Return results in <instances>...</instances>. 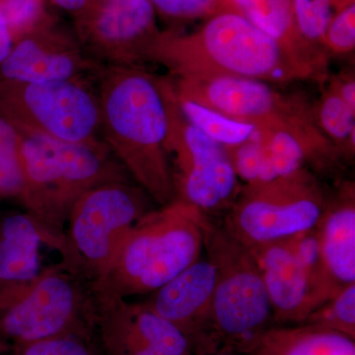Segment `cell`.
Returning a JSON list of instances; mask_svg holds the SVG:
<instances>
[{
    "instance_id": "cell-1",
    "label": "cell",
    "mask_w": 355,
    "mask_h": 355,
    "mask_svg": "<svg viewBox=\"0 0 355 355\" xmlns=\"http://www.w3.org/2000/svg\"><path fill=\"white\" fill-rule=\"evenodd\" d=\"M95 78L102 139L156 205L172 202L177 197L166 153L167 108L160 78L144 67L105 64Z\"/></svg>"
},
{
    "instance_id": "cell-2",
    "label": "cell",
    "mask_w": 355,
    "mask_h": 355,
    "mask_svg": "<svg viewBox=\"0 0 355 355\" xmlns=\"http://www.w3.org/2000/svg\"><path fill=\"white\" fill-rule=\"evenodd\" d=\"M148 62L163 65L174 78L239 76L270 84L311 80L316 74L277 41L232 11L212 14L197 31L160 33Z\"/></svg>"
},
{
    "instance_id": "cell-3",
    "label": "cell",
    "mask_w": 355,
    "mask_h": 355,
    "mask_svg": "<svg viewBox=\"0 0 355 355\" xmlns=\"http://www.w3.org/2000/svg\"><path fill=\"white\" fill-rule=\"evenodd\" d=\"M21 133L18 161L26 181L22 205L41 230L44 244L62 254L67 218L76 200L96 187L132 178L105 142L69 144Z\"/></svg>"
},
{
    "instance_id": "cell-4",
    "label": "cell",
    "mask_w": 355,
    "mask_h": 355,
    "mask_svg": "<svg viewBox=\"0 0 355 355\" xmlns=\"http://www.w3.org/2000/svg\"><path fill=\"white\" fill-rule=\"evenodd\" d=\"M207 218L179 198L147 212L128 231L108 272L93 286L95 298L128 299L164 286L202 256Z\"/></svg>"
},
{
    "instance_id": "cell-5",
    "label": "cell",
    "mask_w": 355,
    "mask_h": 355,
    "mask_svg": "<svg viewBox=\"0 0 355 355\" xmlns=\"http://www.w3.org/2000/svg\"><path fill=\"white\" fill-rule=\"evenodd\" d=\"M205 253L216 268L212 329L219 349L253 354L275 326L272 304L253 252L207 216Z\"/></svg>"
},
{
    "instance_id": "cell-6",
    "label": "cell",
    "mask_w": 355,
    "mask_h": 355,
    "mask_svg": "<svg viewBox=\"0 0 355 355\" xmlns=\"http://www.w3.org/2000/svg\"><path fill=\"white\" fill-rule=\"evenodd\" d=\"M93 286L67 263L42 268L29 284L0 293V334L12 345L95 334Z\"/></svg>"
},
{
    "instance_id": "cell-7",
    "label": "cell",
    "mask_w": 355,
    "mask_h": 355,
    "mask_svg": "<svg viewBox=\"0 0 355 355\" xmlns=\"http://www.w3.org/2000/svg\"><path fill=\"white\" fill-rule=\"evenodd\" d=\"M137 184L114 182L91 189L74 203L67 218L62 261L94 286L108 272L128 231L153 209Z\"/></svg>"
},
{
    "instance_id": "cell-8",
    "label": "cell",
    "mask_w": 355,
    "mask_h": 355,
    "mask_svg": "<svg viewBox=\"0 0 355 355\" xmlns=\"http://www.w3.org/2000/svg\"><path fill=\"white\" fill-rule=\"evenodd\" d=\"M327 202L319 178L303 168L268 183L242 186L221 223L252 249L316 228Z\"/></svg>"
},
{
    "instance_id": "cell-9",
    "label": "cell",
    "mask_w": 355,
    "mask_h": 355,
    "mask_svg": "<svg viewBox=\"0 0 355 355\" xmlns=\"http://www.w3.org/2000/svg\"><path fill=\"white\" fill-rule=\"evenodd\" d=\"M167 108L166 153L176 197L209 217L224 214L241 191L227 148L186 120L178 107L171 79L160 78Z\"/></svg>"
},
{
    "instance_id": "cell-10",
    "label": "cell",
    "mask_w": 355,
    "mask_h": 355,
    "mask_svg": "<svg viewBox=\"0 0 355 355\" xmlns=\"http://www.w3.org/2000/svg\"><path fill=\"white\" fill-rule=\"evenodd\" d=\"M0 118L21 132L58 141L104 142L99 99L86 79L43 83L0 80Z\"/></svg>"
},
{
    "instance_id": "cell-11",
    "label": "cell",
    "mask_w": 355,
    "mask_h": 355,
    "mask_svg": "<svg viewBox=\"0 0 355 355\" xmlns=\"http://www.w3.org/2000/svg\"><path fill=\"white\" fill-rule=\"evenodd\" d=\"M251 251L263 275L275 326L302 324L342 289L324 268L316 228Z\"/></svg>"
},
{
    "instance_id": "cell-12",
    "label": "cell",
    "mask_w": 355,
    "mask_h": 355,
    "mask_svg": "<svg viewBox=\"0 0 355 355\" xmlns=\"http://www.w3.org/2000/svg\"><path fill=\"white\" fill-rule=\"evenodd\" d=\"M172 83L177 94L260 130L317 123L307 103L263 81L221 76L175 78Z\"/></svg>"
},
{
    "instance_id": "cell-13",
    "label": "cell",
    "mask_w": 355,
    "mask_h": 355,
    "mask_svg": "<svg viewBox=\"0 0 355 355\" xmlns=\"http://www.w3.org/2000/svg\"><path fill=\"white\" fill-rule=\"evenodd\" d=\"M159 35L150 0H98L77 21L83 50L105 65L144 67Z\"/></svg>"
},
{
    "instance_id": "cell-14",
    "label": "cell",
    "mask_w": 355,
    "mask_h": 355,
    "mask_svg": "<svg viewBox=\"0 0 355 355\" xmlns=\"http://www.w3.org/2000/svg\"><path fill=\"white\" fill-rule=\"evenodd\" d=\"M95 330L106 355H196L188 338L144 302L96 299Z\"/></svg>"
},
{
    "instance_id": "cell-15",
    "label": "cell",
    "mask_w": 355,
    "mask_h": 355,
    "mask_svg": "<svg viewBox=\"0 0 355 355\" xmlns=\"http://www.w3.org/2000/svg\"><path fill=\"white\" fill-rule=\"evenodd\" d=\"M216 284V265L205 254L144 303L175 324L190 340L196 355H207L219 349L211 319Z\"/></svg>"
},
{
    "instance_id": "cell-16",
    "label": "cell",
    "mask_w": 355,
    "mask_h": 355,
    "mask_svg": "<svg viewBox=\"0 0 355 355\" xmlns=\"http://www.w3.org/2000/svg\"><path fill=\"white\" fill-rule=\"evenodd\" d=\"M101 64L89 57L78 39L41 26L14 44L0 64V80L43 83L95 77Z\"/></svg>"
},
{
    "instance_id": "cell-17",
    "label": "cell",
    "mask_w": 355,
    "mask_h": 355,
    "mask_svg": "<svg viewBox=\"0 0 355 355\" xmlns=\"http://www.w3.org/2000/svg\"><path fill=\"white\" fill-rule=\"evenodd\" d=\"M217 11L239 14L277 41L300 64L312 70L322 85L328 80L327 51L313 46L298 31L292 0H217Z\"/></svg>"
},
{
    "instance_id": "cell-18",
    "label": "cell",
    "mask_w": 355,
    "mask_h": 355,
    "mask_svg": "<svg viewBox=\"0 0 355 355\" xmlns=\"http://www.w3.org/2000/svg\"><path fill=\"white\" fill-rule=\"evenodd\" d=\"M320 253L338 288L355 284V195L354 183L343 184L328 200L316 226Z\"/></svg>"
},
{
    "instance_id": "cell-19",
    "label": "cell",
    "mask_w": 355,
    "mask_h": 355,
    "mask_svg": "<svg viewBox=\"0 0 355 355\" xmlns=\"http://www.w3.org/2000/svg\"><path fill=\"white\" fill-rule=\"evenodd\" d=\"M41 230L27 211H0V293L19 288L41 272Z\"/></svg>"
},
{
    "instance_id": "cell-20",
    "label": "cell",
    "mask_w": 355,
    "mask_h": 355,
    "mask_svg": "<svg viewBox=\"0 0 355 355\" xmlns=\"http://www.w3.org/2000/svg\"><path fill=\"white\" fill-rule=\"evenodd\" d=\"M251 355H355V340L310 324L273 326Z\"/></svg>"
},
{
    "instance_id": "cell-21",
    "label": "cell",
    "mask_w": 355,
    "mask_h": 355,
    "mask_svg": "<svg viewBox=\"0 0 355 355\" xmlns=\"http://www.w3.org/2000/svg\"><path fill=\"white\" fill-rule=\"evenodd\" d=\"M314 111L315 121L343 158L352 157L355 149V110L350 108L329 83Z\"/></svg>"
},
{
    "instance_id": "cell-22",
    "label": "cell",
    "mask_w": 355,
    "mask_h": 355,
    "mask_svg": "<svg viewBox=\"0 0 355 355\" xmlns=\"http://www.w3.org/2000/svg\"><path fill=\"white\" fill-rule=\"evenodd\" d=\"M174 93L178 107L186 120L209 139L226 148L239 146L249 139L257 130V128L251 123L232 120L214 110L177 94L175 90Z\"/></svg>"
},
{
    "instance_id": "cell-23",
    "label": "cell",
    "mask_w": 355,
    "mask_h": 355,
    "mask_svg": "<svg viewBox=\"0 0 355 355\" xmlns=\"http://www.w3.org/2000/svg\"><path fill=\"white\" fill-rule=\"evenodd\" d=\"M302 324L336 331L355 340V284L336 292Z\"/></svg>"
},
{
    "instance_id": "cell-24",
    "label": "cell",
    "mask_w": 355,
    "mask_h": 355,
    "mask_svg": "<svg viewBox=\"0 0 355 355\" xmlns=\"http://www.w3.org/2000/svg\"><path fill=\"white\" fill-rule=\"evenodd\" d=\"M354 1L355 0H292L294 19L301 36L308 43L324 50V35L331 18L336 11Z\"/></svg>"
},
{
    "instance_id": "cell-25",
    "label": "cell",
    "mask_w": 355,
    "mask_h": 355,
    "mask_svg": "<svg viewBox=\"0 0 355 355\" xmlns=\"http://www.w3.org/2000/svg\"><path fill=\"white\" fill-rule=\"evenodd\" d=\"M11 355H106L97 335H69L55 336L12 345Z\"/></svg>"
},
{
    "instance_id": "cell-26",
    "label": "cell",
    "mask_w": 355,
    "mask_h": 355,
    "mask_svg": "<svg viewBox=\"0 0 355 355\" xmlns=\"http://www.w3.org/2000/svg\"><path fill=\"white\" fill-rule=\"evenodd\" d=\"M14 43L48 23L44 0H0Z\"/></svg>"
},
{
    "instance_id": "cell-27",
    "label": "cell",
    "mask_w": 355,
    "mask_h": 355,
    "mask_svg": "<svg viewBox=\"0 0 355 355\" xmlns=\"http://www.w3.org/2000/svg\"><path fill=\"white\" fill-rule=\"evenodd\" d=\"M324 50L335 53H347L355 48V1L336 11L323 39Z\"/></svg>"
},
{
    "instance_id": "cell-28",
    "label": "cell",
    "mask_w": 355,
    "mask_h": 355,
    "mask_svg": "<svg viewBox=\"0 0 355 355\" xmlns=\"http://www.w3.org/2000/svg\"><path fill=\"white\" fill-rule=\"evenodd\" d=\"M154 8L179 19L209 18L217 12V0H150Z\"/></svg>"
},
{
    "instance_id": "cell-29",
    "label": "cell",
    "mask_w": 355,
    "mask_h": 355,
    "mask_svg": "<svg viewBox=\"0 0 355 355\" xmlns=\"http://www.w3.org/2000/svg\"><path fill=\"white\" fill-rule=\"evenodd\" d=\"M26 196V181L16 159L0 151V200L8 198L23 205Z\"/></svg>"
},
{
    "instance_id": "cell-30",
    "label": "cell",
    "mask_w": 355,
    "mask_h": 355,
    "mask_svg": "<svg viewBox=\"0 0 355 355\" xmlns=\"http://www.w3.org/2000/svg\"><path fill=\"white\" fill-rule=\"evenodd\" d=\"M22 133L12 125L0 118V151L18 161ZM19 162V161H18Z\"/></svg>"
},
{
    "instance_id": "cell-31",
    "label": "cell",
    "mask_w": 355,
    "mask_h": 355,
    "mask_svg": "<svg viewBox=\"0 0 355 355\" xmlns=\"http://www.w3.org/2000/svg\"><path fill=\"white\" fill-rule=\"evenodd\" d=\"M330 83L336 88V92L343 98L350 108L355 110V80L350 74H342L331 79Z\"/></svg>"
},
{
    "instance_id": "cell-32",
    "label": "cell",
    "mask_w": 355,
    "mask_h": 355,
    "mask_svg": "<svg viewBox=\"0 0 355 355\" xmlns=\"http://www.w3.org/2000/svg\"><path fill=\"white\" fill-rule=\"evenodd\" d=\"M14 40L3 14L0 10V64L8 57L14 46Z\"/></svg>"
},
{
    "instance_id": "cell-33",
    "label": "cell",
    "mask_w": 355,
    "mask_h": 355,
    "mask_svg": "<svg viewBox=\"0 0 355 355\" xmlns=\"http://www.w3.org/2000/svg\"><path fill=\"white\" fill-rule=\"evenodd\" d=\"M55 6L77 15L94 6L98 0H51Z\"/></svg>"
},
{
    "instance_id": "cell-34",
    "label": "cell",
    "mask_w": 355,
    "mask_h": 355,
    "mask_svg": "<svg viewBox=\"0 0 355 355\" xmlns=\"http://www.w3.org/2000/svg\"><path fill=\"white\" fill-rule=\"evenodd\" d=\"M12 349V345L0 334V355L6 354Z\"/></svg>"
},
{
    "instance_id": "cell-35",
    "label": "cell",
    "mask_w": 355,
    "mask_h": 355,
    "mask_svg": "<svg viewBox=\"0 0 355 355\" xmlns=\"http://www.w3.org/2000/svg\"><path fill=\"white\" fill-rule=\"evenodd\" d=\"M207 355H244L241 354H237V352H231V350L220 349L216 350V352H212Z\"/></svg>"
},
{
    "instance_id": "cell-36",
    "label": "cell",
    "mask_w": 355,
    "mask_h": 355,
    "mask_svg": "<svg viewBox=\"0 0 355 355\" xmlns=\"http://www.w3.org/2000/svg\"><path fill=\"white\" fill-rule=\"evenodd\" d=\"M4 355H11L10 352H7V354H4Z\"/></svg>"
}]
</instances>
